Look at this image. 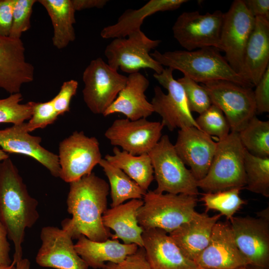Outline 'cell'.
<instances>
[{
    "label": "cell",
    "mask_w": 269,
    "mask_h": 269,
    "mask_svg": "<svg viewBox=\"0 0 269 269\" xmlns=\"http://www.w3.org/2000/svg\"><path fill=\"white\" fill-rule=\"evenodd\" d=\"M69 185L67 210L72 217L62 221V229L68 231L73 239L81 235L96 242L110 239L112 234L102 219L107 209L109 184L92 172Z\"/></svg>",
    "instance_id": "1"
},
{
    "label": "cell",
    "mask_w": 269,
    "mask_h": 269,
    "mask_svg": "<svg viewBox=\"0 0 269 269\" xmlns=\"http://www.w3.org/2000/svg\"><path fill=\"white\" fill-rule=\"evenodd\" d=\"M38 204L29 194L10 158L0 162V220L13 244V261L16 263L23 259L22 245L26 229L31 228L39 219Z\"/></svg>",
    "instance_id": "2"
},
{
    "label": "cell",
    "mask_w": 269,
    "mask_h": 269,
    "mask_svg": "<svg viewBox=\"0 0 269 269\" xmlns=\"http://www.w3.org/2000/svg\"><path fill=\"white\" fill-rule=\"evenodd\" d=\"M151 56L162 66L177 70L197 83L224 80L244 87L254 86L236 73L220 51L214 47L196 50H174L161 53L155 50Z\"/></svg>",
    "instance_id": "3"
},
{
    "label": "cell",
    "mask_w": 269,
    "mask_h": 269,
    "mask_svg": "<svg viewBox=\"0 0 269 269\" xmlns=\"http://www.w3.org/2000/svg\"><path fill=\"white\" fill-rule=\"evenodd\" d=\"M245 150L238 133L231 132L226 137L218 140L208 171L197 181L198 188L205 193L245 188Z\"/></svg>",
    "instance_id": "4"
},
{
    "label": "cell",
    "mask_w": 269,
    "mask_h": 269,
    "mask_svg": "<svg viewBox=\"0 0 269 269\" xmlns=\"http://www.w3.org/2000/svg\"><path fill=\"white\" fill-rule=\"evenodd\" d=\"M143 200L137 218L143 230L157 228L168 234L188 221L196 212L195 196L149 190Z\"/></svg>",
    "instance_id": "5"
},
{
    "label": "cell",
    "mask_w": 269,
    "mask_h": 269,
    "mask_svg": "<svg viewBox=\"0 0 269 269\" xmlns=\"http://www.w3.org/2000/svg\"><path fill=\"white\" fill-rule=\"evenodd\" d=\"M157 187L153 191L197 196V180L183 162L166 134L148 152Z\"/></svg>",
    "instance_id": "6"
},
{
    "label": "cell",
    "mask_w": 269,
    "mask_h": 269,
    "mask_svg": "<svg viewBox=\"0 0 269 269\" xmlns=\"http://www.w3.org/2000/svg\"><path fill=\"white\" fill-rule=\"evenodd\" d=\"M159 40L148 37L141 30L124 38H114L107 45L104 54L109 65L114 69L132 74L141 69H150L160 73L163 67L150 54L160 44Z\"/></svg>",
    "instance_id": "7"
},
{
    "label": "cell",
    "mask_w": 269,
    "mask_h": 269,
    "mask_svg": "<svg viewBox=\"0 0 269 269\" xmlns=\"http://www.w3.org/2000/svg\"><path fill=\"white\" fill-rule=\"evenodd\" d=\"M173 70L167 67L160 73L153 74V77L168 92L165 94L160 87H154L150 102L153 112L161 117V123L170 131L191 127L199 129L188 107L183 88L173 76Z\"/></svg>",
    "instance_id": "8"
},
{
    "label": "cell",
    "mask_w": 269,
    "mask_h": 269,
    "mask_svg": "<svg viewBox=\"0 0 269 269\" xmlns=\"http://www.w3.org/2000/svg\"><path fill=\"white\" fill-rule=\"evenodd\" d=\"M82 80L85 103L93 114L103 115L125 87L127 77L98 57L86 67Z\"/></svg>",
    "instance_id": "9"
},
{
    "label": "cell",
    "mask_w": 269,
    "mask_h": 269,
    "mask_svg": "<svg viewBox=\"0 0 269 269\" xmlns=\"http://www.w3.org/2000/svg\"><path fill=\"white\" fill-rule=\"evenodd\" d=\"M212 104L223 113L233 132H239L256 114L252 88L224 80L201 84Z\"/></svg>",
    "instance_id": "10"
},
{
    "label": "cell",
    "mask_w": 269,
    "mask_h": 269,
    "mask_svg": "<svg viewBox=\"0 0 269 269\" xmlns=\"http://www.w3.org/2000/svg\"><path fill=\"white\" fill-rule=\"evenodd\" d=\"M224 13L216 10L201 14L198 11L182 12L173 26L174 38L186 50L214 47L222 51L220 36Z\"/></svg>",
    "instance_id": "11"
},
{
    "label": "cell",
    "mask_w": 269,
    "mask_h": 269,
    "mask_svg": "<svg viewBox=\"0 0 269 269\" xmlns=\"http://www.w3.org/2000/svg\"><path fill=\"white\" fill-rule=\"evenodd\" d=\"M269 209L259 212L258 218L232 217L230 220L236 245L248 261L257 268L269 269Z\"/></svg>",
    "instance_id": "12"
},
{
    "label": "cell",
    "mask_w": 269,
    "mask_h": 269,
    "mask_svg": "<svg viewBox=\"0 0 269 269\" xmlns=\"http://www.w3.org/2000/svg\"><path fill=\"white\" fill-rule=\"evenodd\" d=\"M58 156L59 177L69 183L92 173L102 159L98 139L77 131L60 142Z\"/></svg>",
    "instance_id": "13"
},
{
    "label": "cell",
    "mask_w": 269,
    "mask_h": 269,
    "mask_svg": "<svg viewBox=\"0 0 269 269\" xmlns=\"http://www.w3.org/2000/svg\"><path fill=\"white\" fill-rule=\"evenodd\" d=\"M255 23V17L243 0H234L224 13L220 36L222 51L232 68L242 76L245 50Z\"/></svg>",
    "instance_id": "14"
},
{
    "label": "cell",
    "mask_w": 269,
    "mask_h": 269,
    "mask_svg": "<svg viewBox=\"0 0 269 269\" xmlns=\"http://www.w3.org/2000/svg\"><path fill=\"white\" fill-rule=\"evenodd\" d=\"M161 122L129 119L115 120L106 130L105 136L110 143L134 155L148 154L162 136Z\"/></svg>",
    "instance_id": "15"
},
{
    "label": "cell",
    "mask_w": 269,
    "mask_h": 269,
    "mask_svg": "<svg viewBox=\"0 0 269 269\" xmlns=\"http://www.w3.org/2000/svg\"><path fill=\"white\" fill-rule=\"evenodd\" d=\"M41 245L36 256L39 266L56 269H88L77 253L72 237L67 230L46 226L40 232Z\"/></svg>",
    "instance_id": "16"
},
{
    "label": "cell",
    "mask_w": 269,
    "mask_h": 269,
    "mask_svg": "<svg viewBox=\"0 0 269 269\" xmlns=\"http://www.w3.org/2000/svg\"><path fill=\"white\" fill-rule=\"evenodd\" d=\"M194 262L202 269H235L249 266L236 245L230 223L219 221L213 228L208 245Z\"/></svg>",
    "instance_id": "17"
},
{
    "label": "cell",
    "mask_w": 269,
    "mask_h": 269,
    "mask_svg": "<svg viewBox=\"0 0 269 269\" xmlns=\"http://www.w3.org/2000/svg\"><path fill=\"white\" fill-rule=\"evenodd\" d=\"M217 142L195 127L179 129L175 150L195 179L198 181L207 174L216 150Z\"/></svg>",
    "instance_id": "18"
},
{
    "label": "cell",
    "mask_w": 269,
    "mask_h": 269,
    "mask_svg": "<svg viewBox=\"0 0 269 269\" xmlns=\"http://www.w3.org/2000/svg\"><path fill=\"white\" fill-rule=\"evenodd\" d=\"M21 39L0 35V88L10 94L34 79V68L26 60Z\"/></svg>",
    "instance_id": "19"
},
{
    "label": "cell",
    "mask_w": 269,
    "mask_h": 269,
    "mask_svg": "<svg viewBox=\"0 0 269 269\" xmlns=\"http://www.w3.org/2000/svg\"><path fill=\"white\" fill-rule=\"evenodd\" d=\"M41 137L29 134L25 122L0 130V147L6 153L25 155L46 167L51 174L59 177L60 167L58 155L40 145Z\"/></svg>",
    "instance_id": "20"
},
{
    "label": "cell",
    "mask_w": 269,
    "mask_h": 269,
    "mask_svg": "<svg viewBox=\"0 0 269 269\" xmlns=\"http://www.w3.org/2000/svg\"><path fill=\"white\" fill-rule=\"evenodd\" d=\"M142 238L145 256L152 269H199L164 231L144 230Z\"/></svg>",
    "instance_id": "21"
},
{
    "label": "cell",
    "mask_w": 269,
    "mask_h": 269,
    "mask_svg": "<svg viewBox=\"0 0 269 269\" xmlns=\"http://www.w3.org/2000/svg\"><path fill=\"white\" fill-rule=\"evenodd\" d=\"M149 85V80L141 73L129 74L125 87L103 115L121 113L131 120L146 119L154 113L145 95Z\"/></svg>",
    "instance_id": "22"
},
{
    "label": "cell",
    "mask_w": 269,
    "mask_h": 269,
    "mask_svg": "<svg viewBox=\"0 0 269 269\" xmlns=\"http://www.w3.org/2000/svg\"><path fill=\"white\" fill-rule=\"evenodd\" d=\"M221 216L196 211L188 221L168 234L183 254L194 261L208 245L213 228Z\"/></svg>",
    "instance_id": "23"
},
{
    "label": "cell",
    "mask_w": 269,
    "mask_h": 269,
    "mask_svg": "<svg viewBox=\"0 0 269 269\" xmlns=\"http://www.w3.org/2000/svg\"><path fill=\"white\" fill-rule=\"evenodd\" d=\"M269 67V20L257 17L245 50L242 76L256 86Z\"/></svg>",
    "instance_id": "24"
},
{
    "label": "cell",
    "mask_w": 269,
    "mask_h": 269,
    "mask_svg": "<svg viewBox=\"0 0 269 269\" xmlns=\"http://www.w3.org/2000/svg\"><path fill=\"white\" fill-rule=\"evenodd\" d=\"M143 204V199H132L106 210L102 217L103 222L106 228L114 231L111 239H120L124 244L143 247L144 230L138 224L137 218L138 210Z\"/></svg>",
    "instance_id": "25"
},
{
    "label": "cell",
    "mask_w": 269,
    "mask_h": 269,
    "mask_svg": "<svg viewBox=\"0 0 269 269\" xmlns=\"http://www.w3.org/2000/svg\"><path fill=\"white\" fill-rule=\"evenodd\" d=\"M77 239L74 244L77 253L89 267L94 269H102L106 262L120 263L138 248L136 244L121 243L118 240L109 239L96 242L84 235L80 236Z\"/></svg>",
    "instance_id": "26"
},
{
    "label": "cell",
    "mask_w": 269,
    "mask_h": 269,
    "mask_svg": "<svg viewBox=\"0 0 269 269\" xmlns=\"http://www.w3.org/2000/svg\"><path fill=\"white\" fill-rule=\"evenodd\" d=\"M187 0H150L138 9H128L119 17L114 24L107 26L101 30L104 39L124 38L140 30L144 19L159 11L173 10L178 8Z\"/></svg>",
    "instance_id": "27"
},
{
    "label": "cell",
    "mask_w": 269,
    "mask_h": 269,
    "mask_svg": "<svg viewBox=\"0 0 269 269\" xmlns=\"http://www.w3.org/2000/svg\"><path fill=\"white\" fill-rule=\"evenodd\" d=\"M46 10L53 28L52 43L58 49H63L76 38L74 24L75 10L72 0H39Z\"/></svg>",
    "instance_id": "28"
},
{
    "label": "cell",
    "mask_w": 269,
    "mask_h": 269,
    "mask_svg": "<svg viewBox=\"0 0 269 269\" xmlns=\"http://www.w3.org/2000/svg\"><path fill=\"white\" fill-rule=\"evenodd\" d=\"M113 155L106 154L104 159L121 169L147 191L154 179L153 167L149 155H133L116 146L113 148Z\"/></svg>",
    "instance_id": "29"
},
{
    "label": "cell",
    "mask_w": 269,
    "mask_h": 269,
    "mask_svg": "<svg viewBox=\"0 0 269 269\" xmlns=\"http://www.w3.org/2000/svg\"><path fill=\"white\" fill-rule=\"evenodd\" d=\"M99 165L102 168L109 182L112 198L111 207L128 200L143 199L146 193L120 168L102 158Z\"/></svg>",
    "instance_id": "30"
},
{
    "label": "cell",
    "mask_w": 269,
    "mask_h": 269,
    "mask_svg": "<svg viewBox=\"0 0 269 269\" xmlns=\"http://www.w3.org/2000/svg\"><path fill=\"white\" fill-rule=\"evenodd\" d=\"M245 149L251 154L260 157H269V122L253 117L238 132Z\"/></svg>",
    "instance_id": "31"
},
{
    "label": "cell",
    "mask_w": 269,
    "mask_h": 269,
    "mask_svg": "<svg viewBox=\"0 0 269 269\" xmlns=\"http://www.w3.org/2000/svg\"><path fill=\"white\" fill-rule=\"evenodd\" d=\"M246 186L248 190L265 197H269V157L244 154Z\"/></svg>",
    "instance_id": "32"
},
{
    "label": "cell",
    "mask_w": 269,
    "mask_h": 269,
    "mask_svg": "<svg viewBox=\"0 0 269 269\" xmlns=\"http://www.w3.org/2000/svg\"><path fill=\"white\" fill-rule=\"evenodd\" d=\"M240 188L203 194L201 200L207 208L220 212L229 220L241 206L246 203L240 196ZM206 210V211H207Z\"/></svg>",
    "instance_id": "33"
},
{
    "label": "cell",
    "mask_w": 269,
    "mask_h": 269,
    "mask_svg": "<svg viewBox=\"0 0 269 269\" xmlns=\"http://www.w3.org/2000/svg\"><path fill=\"white\" fill-rule=\"evenodd\" d=\"M199 129L218 140L226 137L230 134V127L222 111L216 106H211L195 119Z\"/></svg>",
    "instance_id": "34"
},
{
    "label": "cell",
    "mask_w": 269,
    "mask_h": 269,
    "mask_svg": "<svg viewBox=\"0 0 269 269\" xmlns=\"http://www.w3.org/2000/svg\"><path fill=\"white\" fill-rule=\"evenodd\" d=\"M22 99L20 92L0 99V123L17 125L29 120L32 115L31 108L28 102L21 104Z\"/></svg>",
    "instance_id": "35"
},
{
    "label": "cell",
    "mask_w": 269,
    "mask_h": 269,
    "mask_svg": "<svg viewBox=\"0 0 269 269\" xmlns=\"http://www.w3.org/2000/svg\"><path fill=\"white\" fill-rule=\"evenodd\" d=\"M177 80L183 88L191 112L200 114L211 106L209 95L202 85L185 76Z\"/></svg>",
    "instance_id": "36"
},
{
    "label": "cell",
    "mask_w": 269,
    "mask_h": 269,
    "mask_svg": "<svg viewBox=\"0 0 269 269\" xmlns=\"http://www.w3.org/2000/svg\"><path fill=\"white\" fill-rule=\"evenodd\" d=\"M36 1L35 0H14L9 37L20 39L22 34L30 28L32 8Z\"/></svg>",
    "instance_id": "37"
},
{
    "label": "cell",
    "mask_w": 269,
    "mask_h": 269,
    "mask_svg": "<svg viewBox=\"0 0 269 269\" xmlns=\"http://www.w3.org/2000/svg\"><path fill=\"white\" fill-rule=\"evenodd\" d=\"M32 115L28 123L25 122L26 131L30 133L37 129H43L54 123L59 116L52 100L45 102H28Z\"/></svg>",
    "instance_id": "38"
},
{
    "label": "cell",
    "mask_w": 269,
    "mask_h": 269,
    "mask_svg": "<svg viewBox=\"0 0 269 269\" xmlns=\"http://www.w3.org/2000/svg\"><path fill=\"white\" fill-rule=\"evenodd\" d=\"M78 87V82L71 79L64 82L57 95L51 99L54 108L58 116L69 112L72 97L75 95Z\"/></svg>",
    "instance_id": "39"
},
{
    "label": "cell",
    "mask_w": 269,
    "mask_h": 269,
    "mask_svg": "<svg viewBox=\"0 0 269 269\" xmlns=\"http://www.w3.org/2000/svg\"><path fill=\"white\" fill-rule=\"evenodd\" d=\"M101 269H152L143 247H138L134 254L127 257L119 263H107Z\"/></svg>",
    "instance_id": "40"
},
{
    "label": "cell",
    "mask_w": 269,
    "mask_h": 269,
    "mask_svg": "<svg viewBox=\"0 0 269 269\" xmlns=\"http://www.w3.org/2000/svg\"><path fill=\"white\" fill-rule=\"evenodd\" d=\"M254 97L256 113L269 112V67L255 86Z\"/></svg>",
    "instance_id": "41"
},
{
    "label": "cell",
    "mask_w": 269,
    "mask_h": 269,
    "mask_svg": "<svg viewBox=\"0 0 269 269\" xmlns=\"http://www.w3.org/2000/svg\"><path fill=\"white\" fill-rule=\"evenodd\" d=\"M15 0H0V35L9 36Z\"/></svg>",
    "instance_id": "42"
},
{
    "label": "cell",
    "mask_w": 269,
    "mask_h": 269,
    "mask_svg": "<svg viewBox=\"0 0 269 269\" xmlns=\"http://www.w3.org/2000/svg\"><path fill=\"white\" fill-rule=\"evenodd\" d=\"M246 7L255 17H260L269 20V0H245Z\"/></svg>",
    "instance_id": "43"
},
{
    "label": "cell",
    "mask_w": 269,
    "mask_h": 269,
    "mask_svg": "<svg viewBox=\"0 0 269 269\" xmlns=\"http://www.w3.org/2000/svg\"><path fill=\"white\" fill-rule=\"evenodd\" d=\"M6 231L0 220V266H9L12 261L9 257L10 245Z\"/></svg>",
    "instance_id": "44"
},
{
    "label": "cell",
    "mask_w": 269,
    "mask_h": 269,
    "mask_svg": "<svg viewBox=\"0 0 269 269\" xmlns=\"http://www.w3.org/2000/svg\"><path fill=\"white\" fill-rule=\"evenodd\" d=\"M75 11L92 8H102L108 2L107 0H72Z\"/></svg>",
    "instance_id": "45"
},
{
    "label": "cell",
    "mask_w": 269,
    "mask_h": 269,
    "mask_svg": "<svg viewBox=\"0 0 269 269\" xmlns=\"http://www.w3.org/2000/svg\"><path fill=\"white\" fill-rule=\"evenodd\" d=\"M15 269H30V262L27 259H22L16 263Z\"/></svg>",
    "instance_id": "46"
},
{
    "label": "cell",
    "mask_w": 269,
    "mask_h": 269,
    "mask_svg": "<svg viewBox=\"0 0 269 269\" xmlns=\"http://www.w3.org/2000/svg\"><path fill=\"white\" fill-rule=\"evenodd\" d=\"M16 263L12 260L11 264L9 266H0V269H15Z\"/></svg>",
    "instance_id": "47"
},
{
    "label": "cell",
    "mask_w": 269,
    "mask_h": 269,
    "mask_svg": "<svg viewBox=\"0 0 269 269\" xmlns=\"http://www.w3.org/2000/svg\"><path fill=\"white\" fill-rule=\"evenodd\" d=\"M8 157H9L8 154L0 148V162L8 158Z\"/></svg>",
    "instance_id": "48"
},
{
    "label": "cell",
    "mask_w": 269,
    "mask_h": 269,
    "mask_svg": "<svg viewBox=\"0 0 269 269\" xmlns=\"http://www.w3.org/2000/svg\"><path fill=\"white\" fill-rule=\"evenodd\" d=\"M235 269H250L248 268V266H245V267L238 268Z\"/></svg>",
    "instance_id": "49"
},
{
    "label": "cell",
    "mask_w": 269,
    "mask_h": 269,
    "mask_svg": "<svg viewBox=\"0 0 269 269\" xmlns=\"http://www.w3.org/2000/svg\"><path fill=\"white\" fill-rule=\"evenodd\" d=\"M261 269V268H256L255 269Z\"/></svg>",
    "instance_id": "50"
}]
</instances>
